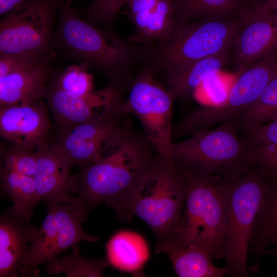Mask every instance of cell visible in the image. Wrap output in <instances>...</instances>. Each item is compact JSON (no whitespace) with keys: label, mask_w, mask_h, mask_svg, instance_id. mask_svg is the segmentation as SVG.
<instances>
[{"label":"cell","mask_w":277,"mask_h":277,"mask_svg":"<svg viewBox=\"0 0 277 277\" xmlns=\"http://www.w3.org/2000/svg\"><path fill=\"white\" fill-rule=\"evenodd\" d=\"M62 0H28L0 23V55H49L56 10Z\"/></svg>","instance_id":"cell-11"},{"label":"cell","mask_w":277,"mask_h":277,"mask_svg":"<svg viewBox=\"0 0 277 277\" xmlns=\"http://www.w3.org/2000/svg\"><path fill=\"white\" fill-rule=\"evenodd\" d=\"M275 12H277V0H262L256 6L245 14L241 20L245 22Z\"/></svg>","instance_id":"cell-33"},{"label":"cell","mask_w":277,"mask_h":277,"mask_svg":"<svg viewBox=\"0 0 277 277\" xmlns=\"http://www.w3.org/2000/svg\"><path fill=\"white\" fill-rule=\"evenodd\" d=\"M44 97L60 129L84 123L104 109L120 106L124 101L122 90L111 84L77 95L62 89L54 82L47 86Z\"/></svg>","instance_id":"cell-12"},{"label":"cell","mask_w":277,"mask_h":277,"mask_svg":"<svg viewBox=\"0 0 277 277\" xmlns=\"http://www.w3.org/2000/svg\"><path fill=\"white\" fill-rule=\"evenodd\" d=\"M242 26L241 18L176 21L169 34L151 49L142 51V57L155 75L202 58L227 55L234 49Z\"/></svg>","instance_id":"cell-4"},{"label":"cell","mask_w":277,"mask_h":277,"mask_svg":"<svg viewBox=\"0 0 277 277\" xmlns=\"http://www.w3.org/2000/svg\"><path fill=\"white\" fill-rule=\"evenodd\" d=\"M51 127L46 107L41 100L1 107L0 134L13 145L36 150L48 144Z\"/></svg>","instance_id":"cell-13"},{"label":"cell","mask_w":277,"mask_h":277,"mask_svg":"<svg viewBox=\"0 0 277 277\" xmlns=\"http://www.w3.org/2000/svg\"><path fill=\"white\" fill-rule=\"evenodd\" d=\"M248 7H250L251 10L256 6L262 0H241Z\"/></svg>","instance_id":"cell-35"},{"label":"cell","mask_w":277,"mask_h":277,"mask_svg":"<svg viewBox=\"0 0 277 277\" xmlns=\"http://www.w3.org/2000/svg\"><path fill=\"white\" fill-rule=\"evenodd\" d=\"M241 138L247 146L261 145L277 146V117L243 133Z\"/></svg>","instance_id":"cell-31"},{"label":"cell","mask_w":277,"mask_h":277,"mask_svg":"<svg viewBox=\"0 0 277 277\" xmlns=\"http://www.w3.org/2000/svg\"><path fill=\"white\" fill-rule=\"evenodd\" d=\"M163 253L168 255L179 277H222L228 274L225 267L216 266L211 255L196 246L170 247Z\"/></svg>","instance_id":"cell-22"},{"label":"cell","mask_w":277,"mask_h":277,"mask_svg":"<svg viewBox=\"0 0 277 277\" xmlns=\"http://www.w3.org/2000/svg\"><path fill=\"white\" fill-rule=\"evenodd\" d=\"M175 23L173 0H159L148 13L134 24L136 34L132 42L159 43L169 34Z\"/></svg>","instance_id":"cell-23"},{"label":"cell","mask_w":277,"mask_h":277,"mask_svg":"<svg viewBox=\"0 0 277 277\" xmlns=\"http://www.w3.org/2000/svg\"><path fill=\"white\" fill-rule=\"evenodd\" d=\"M187 190L186 175L177 170L171 160L163 159L128 197L117 215L124 220L132 215L138 217L153 232L157 244L162 243L180 220Z\"/></svg>","instance_id":"cell-7"},{"label":"cell","mask_w":277,"mask_h":277,"mask_svg":"<svg viewBox=\"0 0 277 277\" xmlns=\"http://www.w3.org/2000/svg\"><path fill=\"white\" fill-rule=\"evenodd\" d=\"M122 105L104 109L84 123L60 129L51 145L72 166L94 163L109 150L131 125Z\"/></svg>","instance_id":"cell-10"},{"label":"cell","mask_w":277,"mask_h":277,"mask_svg":"<svg viewBox=\"0 0 277 277\" xmlns=\"http://www.w3.org/2000/svg\"><path fill=\"white\" fill-rule=\"evenodd\" d=\"M277 117V72L257 101L235 120L243 133Z\"/></svg>","instance_id":"cell-26"},{"label":"cell","mask_w":277,"mask_h":277,"mask_svg":"<svg viewBox=\"0 0 277 277\" xmlns=\"http://www.w3.org/2000/svg\"><path fill=\"white\" fill-rule=\"evenodd\" d=\"M37 167L34 179L39 201L44 202L72 197L75 193L72 165L49 144L36 150Z\"/></svg>","instance_id":"cell-15"},{"label":"cell","mask_w":277,"mask_h":277,"mask_svg":"<svg viewBox=\"0 0 277 277\" xmlns=\"http://www.w3.org/2000/svg\"><path fill=\"white\" fill-rule=\"evenodd\" d=\"M57 36L70 54L104 75L109 84L122 90L129 87L134 77L132 68L142 57L133 42L97 27L80 17L75 10L63 6Z\"/></svg>","instance_id":"cell-2"},{"label":"cell","mask_w":277,"mask_h":277,"mask_svg":"<svg viewBox=\"0 0 277 277\" xmlns=\"http://www.w3.org/2000/svg\"><path fill=\"white\" fill-rule=\"evenodd\" d=\"M45 203L47 214L40 227L36 228L24 260L22 276H36L39 266L59 253L81 242L93 243L99 239L82 228L89 211L78 196Z\"/></svg>","instance_id":"cell-8"},{"label":"cell","mask_w":277,"mask_h":277,"mask_svg":"<svg viewBox=\"0 0 277 277\" xmlns=\"http://www.w3.org/2000/svg\"><path fill=\"white\" fill-rule=\"evenodd\" d=\"M183 173L187 178V190L180 220L169 238L157 244L155 251L194 246L207 251L213 259H223L226 180Z\"/></svg>","instance_id":"cell-3"},{"label":"cell","mask_w":277,"mask_h":277,"mask_svg":"<svg viewBox=\"0 0 277 277\" xmlns=\"http://www.w3.org/2000/svg\"><path fill=\"white\" fill-rule=\"evenodd\" d=\"M129 88L121 110L135 115L147 140L163 158L171 160L173 96L147 68L137 73Z\"/></svg>","instance_id":"cell-9"},{"label":"cell","mask_w":277,"mask_h":277,"mask_svg":"<svg viewBox=\"0 0 277 277\" xmlns=\"http://www.w3.org/2000/svg\"><path fill=\"white\" fill-rule=\"evenodd\" d=\"M163 159L131 125L98 161L72 175L75 193L89 211L104 202L117 212Z\"/></svg>","instance_id":"cell-1"},{"label":"cell","mask_w":277,"mask_h":277,"mask_svg":"<svg viewBox=\"0 0 277 277\" xmlns=\"http://www.w3.org/2000/svg\"><path fill=\"white\" fill-rule=\"evenodd\" d=\"M130 0H93L77 14L86 21L96 24L109 26L113 22L117 13Z\"/></svg>","instance_id":"cell-28"},{"label":"cell","mask_w":277,"mask_h":277,"mask_svg":"<svg viewBox=\"0 0 277 277\" xmlns=\"http://www.w3.org/2000/svg\"><path fill=\"white\" fill-rule=\"evenodd\" d=\"M30 218L10 207L0 216V276L22 275L24 262L36 230Z\"/></svg>","instance_id":"cell-14"},{"label":"cell","mask_w":277,"mask_h":277,"mask_svg":"<svg viewBox=\"0 0 277 277\" xmlns=\"http://www.w3.org/2000/svg\"><path fill=\"white\" fill-rule=\"evenodd\" d=\"M0 78L12 72L49 63V55L15 54L0 55Z\"/></svg>","instance_id":"cell-30"},{"label":"cell","mask_w":277,"mask_h":277,"mask_svg":"<svg viewBox=\"0 0 277 277\" xmlns=\"http://www.w3.org/2000/svg\"><path fill=\"white\" fill-rule=\"evenodd\" d=\"M28 0H0V14L8 13Z\"/></svg>","instance_id":"cell-34"},{"label":"cell","mask_w":277,"mask_h":277,"mask_svg":"<svg viewBox=\"0 0 277 277\" xmlns=\"http://www.w3.org/2000/svg\"><path fill=\"white\" fill-rule=\"evenodd\" d=\"M271 175L253 165L226 180L224 259L228 274L246 277L249 246L255 217Z\"/></svg>","instance_id":"cell-6"},{"label":"cell","mask_w":277,"mask_h":277,"mask_svg":"<svg viewBox=\"0 0 277 277\" xmlns=\"http://www.w3.org/2000/svg\"><path fill=\"white\" fill-rule=\"evenodd\" d=\"M3 168L34 177L37 167L36 150L13 145L2 154Z\"/></svg>","instance_id":"cell-29"},{"label":"cell","mask_w":277,"mask_h":277,"mask_svg":"<svg viewBox=\"0 0 277 277\" xmlns=\"http://www.w3.org/2000/svg\"><path fill=\"white\" fill-rule=\"evenodd\" d=\"M1 180L3 191L12 201V209L31 219L40 201L34 177L2 168Z\"/></svg>","instance_id":"cell-24"},{"label":"cell","mask_w":277,"mask_h":277,"mask_svg":"<svg viewBox=\"0 0 277 277\" xmlns=\"http://www.w3.org/2000/svg\"><path fill=\"white\" fill-rule=\"evenodd\" d=\"M277 236V175L271 178L255 217L249 252L260 259ZM257 261V262H258Z\"/></svg>","instance_id":"cell-20"},{"label":"cell","mask_w":277,"mask_h":277,"mask_svg":"<svg viewBox=\"0 0 277 277\" xmlns=\"http://www.w3.org/2000/svg\"><path fill=\"white\" fill-rule=\"evenodd\" d=\"M230 121L173 143L170 159L180 171L206 178L232 179L252 165L248 147Z\"/></svg>","instance_id":"cell-5"},{"label":"cell","mask_w":277,"mask_h":277,"mask_svg":"<svg viewBox=\"0 0 277 277\" xmlns=\"http://www.w3.org/2000/svg\"><path fill=\"white\" fill-rule=\"evenodd\" d=\"M84 64L68 67L54 83L62 89L69 93L84 95L93 90L92 74Z\"/></svg>","instance_id":"cell-27"},{"label":"cell","mask_w":277,"mask_h":277,"mask_svg":"<svg viewBox=\"0 0 277 277\" xmlns=\"http://www.w3.org/2000/svg\"><path fill=\"white\" fill-rule=\"evenodd\" d=\"M105 249L108 264L134 276L142 275L149 252L147 244L141 235L128 230L120 231L110 238Z\"/></svg>","instance_id":"cell-19"},{"label":"cell","mask_w":277,"mask_h":277,"mask_svg":"<svg viewBox=\"0 0 277 277\" xmlns=\"http://www.w3.org/2000/svg\"><path fill=\"white\" fill-rule=\"evenodd\" d=\"M176 21L240 18L250 9L241 0H173Z\"/></svg>","instance_id":"cell-21"},{"label":"cell","mask_w":277,"mask_h":277,"mask_svg":"<svg viewBox=\"0 0 277 277\" xmlns=\"http://www.w3.org/2000/svg\"><path fill=\"white\" fill-rule=\"evenodd\" d=\"M228 57V54L208 57L181 65L164 74L160 82L175 100L187 102L206 78L220 73Z\"/></svg>","instance_id":"cell-18"},{"label":"cell","mask_w":277,"mask_h":277,"mask_svg":"<svg viewBox=\"0 0 277 277\" xmlns=\"http://www.w3.org/2000/svg\"><path fill=\"white\" fill-rule=\"evenodd\" d=\"M201 86L202 87L204 94L210 103L209 105H220L227 98L229 88H227L225 81L219 73L206 78Z\"/></svg>","instance_id":"cell-32"},{"label":"cell","mask_w":277,"mask_h":277,"mask_svg":"<svg viewBox=\"0 0 277 277\" xmlns=\"http://www.w3.org/2000/svg\"><path fill=\"white\" fill-rule=\"evenodd\" d=\"M242 23L234 47L240 68L277 52V12Z\"/></svg>","instance_id":"cell-16"},{"label":"cell","mask_w":277,"mask_h":277,"mask_svg":"<svg viewBox=\"0 0 277 277\" xmlns=\"http://www.w3.org/2000/svg\"><path fill=\"white\" fill-rule=\"evenodd\" d=\"M49 63L12 72L0 78V106L27 105L44 97L50 74Z\"/></svg>","instance_id":"cell-17"},{"label":"cell","mask_w":277,"mask_h":277,"mask_svg":"<svg viewBox=\"0 0 277 277\" xmlns=\"http://www.w3.org/2000/svg\"><path fill=\"white\" fill-rule=\"evenodd\" d=\"M74 0H65L63 4L64 7H70V5Z\"/></svg>","instance_id":"cell-36"},{"label":"cell","mask_w":277,"mask_h":277,"mask_svg":"<svg viewBox=\"0 0 277 277\" xmlns=\"http://www.w3.org/2000/svg\"><path fill=\"white\" fill-rule=\"evenodd\" d=\"M273 244H274L275 248L273 252V254L277 257V236Z\"/></svg>","instance_id":"cell-37"},{"label":"cell","mask_w":277,"mask_h":277,"mask_svg":"<svg viewBox=\"0 0 277 277\" xmlns=\"http://www.w3.org/2000/svg\"><path fill=\"white\" fill-rule=\"evenodd\" d=\"M108 265L106 257L91 259L83 256L77 244L72 247L69 255L54 257L47 261L46 270L52 275L64 273L67 277H101Z\"/></svg>","instance_id":"cell-25"}]
</instances>
